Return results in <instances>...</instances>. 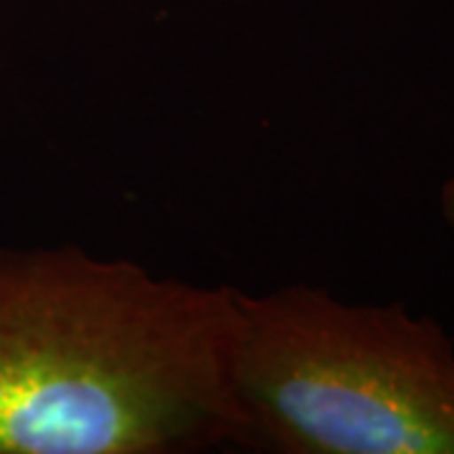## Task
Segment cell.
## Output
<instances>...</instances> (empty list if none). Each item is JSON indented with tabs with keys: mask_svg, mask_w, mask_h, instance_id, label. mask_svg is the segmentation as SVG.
I'll return each mask as SVG.
<instances>
[{
	"mask_svg": "<svg viewBox=\"0 0 454 454\" xmlns=\"http://www.w3.org/2000/svg\"><path fill=\"white\" fill-rule=\"evenodd\" d=\"M235 286L79 245L0 247V454L243 447Z\"/></svg>",
	"mask_w": 454,
	"mask_h": 454,
	"instance_id": "cell-1",
	"label": "cell"
},
{
	"mask_svg": "<svg viewBox=\"0 0 454 454\" xmlns=\"http://www.w3.org/2000/svg\"><path fill=\"white\" fill-rule=\"evenodd\" d=\"M232 394L245 450L454 454V339L402 301L238 288Z\"/></svg>",
	"mask_w": 454,
	"mask_h": 454,
	"instance_id": "cell-2",
	"label": "cell"
},
{
	"mask_svg": "<svg viewBox=\"0 0 454 454\" xmlns=\"http://www.w3.org/2000/svg\"><path fill=\"white\" fill-rule=\"evenodd\" d=\"M439 212L444 223L454 230V177L447 179L439 190Z\"/></svg>",
	"mask_w": 454,
	"mask_h": 454,
	"instance_id": "cell-3",
	"label": "cell"
}]
</instances>
